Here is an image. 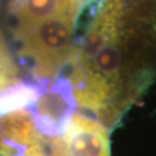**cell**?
Masks as SVG:
<instances>
[{
    "mask_svg": "<svg viewBox=\"0 0 156 156\" xmlns=\"http://www.w3.org/2000/svg\"><path fill=\"white\" fill-rule=\"evenodd\" d=\"M155 0H103L71 59L76 106L110 131L154 81Z\"/></svg>",
    "mask_w": 156,
    "mask_h": 156,
    "instance_id": "cell-1",
    "label": "cell"
},
{
    "mask_svg": "<svg viewBox=\"0 0 156 156\" xmlns=\"http://www.w3.org/2000/svg\"><path fill=\"white\" fill-rule=\"evenodd\" d=\"M76 103L66 80L52 81L42 89L33 105V115L38 131L46 136H59L74 113Z\"/></svg>",
    "mask_w": 156,
    "mask_h": 156,
    "instance_id": "cell-3",
    "label": "cell"
},
{
    "mask_svg": "<svg viewBox=\"0 0 156 156\" xmlns=\"http://www.w3.org/2000/svg\"><path fill=\"white\" fill-rule=\"evenodd\" d=\"M78 17L76 14H62L16 27L20 53L31 62L36 79L56 81L59 73L69 64L75 49Z\"/></svg>",
    "mask_w": 156,
    "mask_h": 156,
    "instance_id": "cell-2",
    "label": "cell"
},
{
    "mask_svg": "<svg viewBox=\"0 0 156 156\" xmlns=\"http://www.w3.org/2000/svg\"><path fill=\"white\" fill-rule=\"evenodd\" d=\"M89 0H14L13 14L17 26H27L62 14L80 15Z\"/></svg>",
    "mask_w": 156,
    "mask_h": 156,
    "instance_id": "cell-6",
    "label": "cell"
},
{
    "mask_svg": "<svg viewBox=\"0 0 156 156\" xmlns=\"http://www.w3.org/2000/svg\"><path fill=\"white\" fill-rule=\"evenodd\" d=\"M42 88L31 83H19L0 93V116L19 109H28L38 98Z\"/></svg>",
    "mask_w": 156,
    "mask_h": 156,
    "instance_id": "cell-7",
    "label": "cell"
},
{
    "mask_svg": "<svg viewBox=\"0 0 156 156\" xmlns=\"http://www.w3.org/2000/svg\"><path fill=\"white\" fill-rule=\"evenodd\" d=\"M7 52H8V50H7V48H6L5 41H4V37H2L1 33H0V56H1V55H5Z\"/></svg>",
    "mask_w": 156,
    "mask_h": 156,
    "instance_id": "cell-8",
    "label": "cell"
},
{
    "mask_svg": "<svg viewBox=\"0 0 156 156\" xmlns=\"http://www.w3.org/2000/svg\"><path fill=\"white\" fill-rule=\"evenodd\" d=\"M0 132L4 144L13 148L17 156H22L29 146L38 141L42 136L33 111L28 109H19L1 115Z\"/></svg>",
    "mask_w": 156,
    "mask_h": 156,
    "instance_id": "cell-5",
    "label": "cell"
},
{
    "mask_svg": "<svg viewBox=\"0 0 156 156\" xmlns=\"http://www.w3.org/2000/svg\"><path fill=\"white\" fill-rule=\"evenodd\" d=\"M62 135L67 156H111L110 129L97 119L74 112Z\"/></svg>",
    "mask_w": 156,
    "mask_h": 156,
    "instance_id": "cell-4",
    "label": "cell"
}]
</instances>
